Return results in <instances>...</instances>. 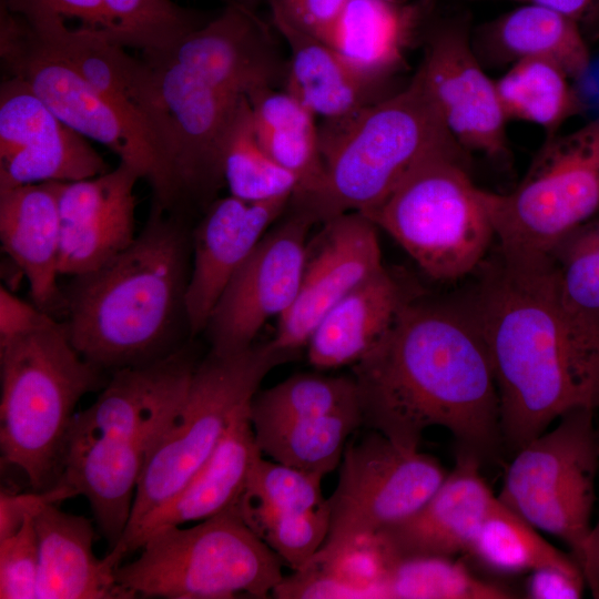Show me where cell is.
<instances>
[{"instance_id":"cell-1","label":"cell","mask_w":599,"mask_h":599,"mask_svg":"<svg viewBox=\"0 0 599 599\" xmlns=\"http://www.w3.org/2000/svg\"><path fill=\"white\" fill-rule=\"evenodd\" d=\"M464 302L487 345L500 404L502 447L512 455L573 409H599V315L560 293L547 256L498 248Z\"/></svg>"},{"instance_id":"cell-20","label":"cell","mask_w":599,"mask_h":599,"mask_svg":"<svg viewBox=\"0 0 599 599\" xmlns=\"http://www.w3.org/2000/svg\"><path fill=\"white\" fill-rule=\"evenodd\" d=\"M292 196L247 202L233 195L213 200L191 232V273L185 296L191 336L204 332L232 276Z\"/></svg>"},{"instance_id":"cell-10","label":"cell","mask_w":599,"mask_h":599,"mask_svg":"<svg viewBox=\"0 0 599 599\" xmlns=\"http://www.w3.org/2000/svg\"><path fill=\"white\" fill-rule=\"evenodd\" d=\"M595 410L573 409L517 450L498 499L536 529L559 538L581 566L599 475Z\"/></svg>"},{"instance_id":"cell-16","label":"cell","mask_w":599,"mask_h":599,"mask_svg":"<svg viewBox=\"0 0 599 599\" xmlns=\"http://www.w3.org/2000/svg\"><path fill=\"white\" fill-rule=\"evenodd\" d=\"M40 38L102 41L142 55L165 51L211 18L172 0H0Z\"/></svg>"},{"instance_id":"cell-35","label":"cell","mask_w":599,"mask_h":599,"mask_svg":"<svg viewBox=\"0 0 599 599\" xmlns=\"http://www.w3.org/2000/svg\"><path fill=\"white\" fill-rule=\"evenodd\" d=\"M223 180L230 195L247 202L293 196L297 179L261 146L247 98L240 106L222 156Z\"/></svg>"},{"instance_id":"cell-43","label":"cell","mask_w":599,"mask_h":599,"mask_svg":"<svg viewBox=\"0 0 599 599\" xmlns=\"http://www.w3.org/2000/svg\"><path fill=\"white\" fill-rule=\"evenodd\" d=\"M74 490L63 483L43 491L0 494V539L17 531L29 515H37L50 504L75 497Z\"/></svg>"},{"instance_id":"cell-4","label":"cell","mask_w":599,"mask_h":599,"mask_svg":"<svg viewBox=\"0 0 599 599\" xmlns=\"http://www.w3.org/2000/svg\"><path fill=\"white\" fill-rule=\"evenodd\" d=\"M318 132L324 165L321 184L290 202L315 222L348 212L366 213L420 162L461 149L419 69L398 91L349 116L324 120Z\"/></svg>"},{"instance_id":"cell-47","label":"cell","mask_w":599,"mask_h":599,"mask_svg":"<svg viewBox=\"0 0 599 599\" xmlns=\"http://www.w3.org/2000/svg\"><path fill=\"white\" fill-rule=\"evenodd\" d=\"M538 4L559 11L575 20H579L597 0H511Z\"/></svg>"},{"instance_id":"cell-24","label":"cell","mask_w":599,"mask_h":599,"mask_svg":"<svg viewBox=\"0 0 599 599\" xmlns=\"http://www.w3.org/2000/svg\"><path fill=\"white\" fill-rule=\"evenodd\" d=\"M429 3L348 0L326 42L367 82L386 91L405 65Z\"/></svg>"},{"instance_id":"cell-14","label":"cell","mask_w":599,"mask_h":599,"mask_svg":"<svg viewBox=\"0 0 599 599\" xmlns=\"http://www.w3.org/2000/svg\"><path fill=\"white\" fill-rule=\"evenodd\" d=\"M418 69L457 144L468 154L505 159L508 120L496 82L474 50L467 20L453 19L434 28Z\"/></svg>"},{"instance_id":"cell-30","label":"cell","mask_w":599,"mask_h":599,"mask_svg":"<svg viewBox=\"0 0 599 599\" xmlns=\"http://www.w3.org/2000/svg\"><path fill=\"white\" fill-rule=\"evenodd\" d=\"M247 100L261 146L297 179L292 197L313 193L324 173L316 115L295 97L274 87L258 89Z\"/></svg>"},{"instance_id":"cell-25","label":"cell","mask_w":599,"mask_h":599,"mask_svg":"<svg viewBox=\"0 0 599 599\" xmlns=\"http://www.w3.org/2000/svg\"><path fill=\"white\" fill-rule=\"evenodd\" d=\"M416 295L396 273L383 266L319 321L306 344L309 364L317 369L355 364L384 337Z\"/></svg>"},{"instance_id":"cell-12","label":"cell","mask_w":599,"mask_h":599,"mask_svg":"<svg viewBox=\"0 0 599 599\" xmlns=\"http://www.w3.org/2000/svg\"><path fill=\"white\" fill-rule=\"evenodd\" d=\"M1 65L6 78L24 80L67 125L135 167L152 189L153 205L173 211L169 167L154 140L68 61L43 45L26 21L6 48Z\"/></svg>"},{"instance_id":"cell-17","label":"cell","mask_w":599,"mask_h":599,"mask_svg":"<svg viewBox=\"0 0 599 599\" xmlns=\"http://www.w3.org/2000/svg\"><path fill=\"white\" fill-rule=\"evenodd\" d=\"M199 362L189 346L153 362L113 372L97 400L77 413L68 440L111 437L151 451L186 397Z\"/></svg>"},{"instance_id":"cell-13","label":"cell","mask_w":599,"mask_h":599,"mask_svg":"<svg viewBox=\"0 0 599 599\" xmlns=\"http://www.w3.org/2000/svg\"><path fill=\"white\" fill-rule=\"evenodd\" d=\"M315 220L293 212L266 232L230 280L204 333L210 351L234 353L253 345L262 326L294 302L307 256V235Z\"/></svg>"},{"instance_id":"cell-6","label":"cell","mask_w":599,"mask_h":599,"mask_svg":"<svg viewBox=\"0 0 599 599\" xmlns=\"http://www.w3.org/2000/svg\"><path fill=\"white\" fill-rule=\"evenodd\" d=\"M139 550L116 569L132 598H266L283 578L282 560L246 525L237 504L191 527L153 531Z\"/></svg>"},{"instance_id":"cell-8","label":"cell","mask_w":599,"mask_h":599,"mask_svg":"<svg viewBox=\"0 0 599 599\" xmlns=\"http://www.w3.org/2000/svg\"><path fill=\"white\" fill-rule=\"evenodd\" d=\"M466 155L455 149L427 158L379 205L362 213L440 282L475 273L496 238Z\"/></svg>"},{"instance_id":"cell-26","label":"cell","mask_w":599,"mask_h":599,"mask_svg":"<svg viewBox=\"0 0 599 599\" xmlns=\"http://www.w3.org/2000/svg\"><path fill=\"white\" fill-rule=\"evenodd\" d=\"M151 451L111 437L68 440L60 483L84 496L110 550L123 537Z\"/></svg>"},{"instance_id":"cell-2","label":"cell","mask_w":599,"mask_h":599,"mask_svg":"<svg viewBox=\"0 0 599 599\" xmlns=\"http://www.w3.org/2000/svg\"><path fill=\"white\" fill-rule=\"evenodd\" d=\"M352 376L363 426L403 449L417 450L433 426L481 463L504 449L490 355L464 301L413 297Z\"/></svg>"},{"instance_id":"cell-9","label":"cell","mask_w":599,"mask_h":599,"mask_svg":"<svg viewBox=\"0 0 599 599\" xmlns=\"http://www.w3.org/2000/svg\"><path fill=\"white\" fill-rule=\"evenodd\" d=\"M498 250L547 256L599 212V116L566 134L548 135L519 183L507 193L481 189Z\"/></svg>"},{"instance_id":"cell-23","label":"cell","mask_w":599,"mask_h":599,"mask_svg":"<svg viewBox=\"0 0 599 599\" xmlns=\"http://www.w3.org/2000/svg\"><path fill=\"white\" fill-rule=\"evenodd\" d=\"M62 182L0 190V240L26 276L32 303L50 313L61 305L58 287L61 243L59 192Z\"/></svg>"},{"instance_id":"cell-31","label":"cell","mask_w":599,"mask_h":599,"mask_svg":"<svg viewBox=\"0 0 599 599\" xmlns=\"http://www.w3.org/2000/svg\"><path fill=\"white\" fill-rule=\"evenodd\" d=\"M363 426L359 409L252 426L262 455L325 476L342 461L351 436Z\"/></svg>"},{"instance_id":"cell-18","label":"cell","mask_w":599,"mask_h":599,"mask_svg":"<svg viewBox=\"0 0 599 599\" xmlns=\"http://www.w3.org/2000/svg\"><path fill=\"white\" fill-rule=\"evenodd\" d=\"M315 247L307 256L298 292L278 317L272 345L293 352L306 346L325 314L354 287L384 264L377 226L359 212L324 222Z\"/></svg>"},{"instance_id":"cell-33","label":"cell","mask_w":599,"mask_h":599,"mask_svg":"<svg viewBox=\"0 0 599 599\" xmlns=\"http://www.w3.org/2000/svg\"><path fill=\"white\" fill-rule=\"evenodd\" d=\"M466 555L499 575L531 572L542 567L580 569L572 556L549 544L538 529L498 497Z\"/></svg>"},{"instance_id":"cell-48","label":"cell","mask_w":599,"mask_h":599,"mask_svg":"<svg viewBox=\"0 0 599 599\" xmlns=\"http://www.w3.org/2000/svg\"><path fill=\"white\" fill-rule=\"evenodd\" d=\"M222 1H224V2L226 3V2H229L230 0H222Z\"/></svg>"},{"instance_id":"cell-41","label":"cell","mask_w":599,"mask_h":599,"mask_svg":"<svg viewBox=\"0 0 599 599\" xmlns=\"http://www.w3.org/2000/svg\"><path fill=\"white\" fill-rule=\"evenodd\" d=\"M272 596L278 599L365 598L359 590L318 565L304 566L283 577Z\"/></svg>"},{"instance_id":"cell-27","label":"cell","mask_w":599,"mask_h":599,"mask_svg":"<svg viewBox=\"0 0 599 599\" xmlns=\"http://www.w3.org/2000/svg\"><path fill=\"white\" fill-rule=\"evenodd\" d=\"M250 406L232 420L220 444L187 484L152 514L125 547L139 550L153 531L199 522L235 506L243 495L255 459L262 455L250 419Z\"/></svg>"},{"instance_id":"cell-45","label":"cell","mask_w":599,"mask_h":599,"mask_svg":"<svg viewBox=\"0 0 599 599\" xmlns=\"http://www.w3.org/2000/svg\"><path fill=\"white\" fill-rule=\"evenodd\" d=\"M50 317L35 304L19 298L3 285L0 287V341L27 333Z\"/></svg>"},{"instance_id":"cell-38","label":"cell","mask_w":599,"mask_h":599,"mask_svg":"<svg viewBox=\"0 0 599 599\" xmlns=\"http://www.w3.org/2000/svg\"><path fill=\"white\" fill-rule=\"evenodd\" d=\"M547 257L567 303L583 313L599 315V219L567 233Z\"/></svg>"},{"instance_id":"cell-39","label":"cell","mask_w":599,"mask_h":599,"mask_svg":"<svg viewBox=\"0 0 599 599\" xmlns=\"http://www.w3.org/2000/svg\"><path fill=\"white\" fill-rule=\"evenodd\" d=\"M323 477L260 455L241 498L282 512H306L326 501L321 488Z\"/></svg>"},{"instance_id":"cell-5","label":"cell","mask_w":599,"mask_h":599,"mask_svg":"<svg viewBox=\"0 0 599 599\" xmlns=\"http://www.w3.org/2000/svg\"><path fill=\"white\" fill-rule=\"evenodd\" d=\"M0 449L31 490L59 485L75 406L106 384L104 372L84 359L61 322L0 341Z\"/></svg>"},{"instance_id":"cell-37","label":"cell","mask_w":599,"mask_h":599,"mask_svg":"<svg viewBox=\"0 0 599 599\" xmlns=\"http://www.w3.org/2000/svg\"><path fill=\"white\" fill-rule=\"evenodd\" d=\"M237 508L255 535L293 570L312 559L329 530L327 498L322 506L306 512H282L242 498Z\"/></svg>"},{"instance_id":"cell-7","label":"cell","mask_w":599,"mask_h":599,"mask_svg":"<svg viewBox=\"0 0 599 599\" xmlns=\"http://www.w3.org/2000/svg\"><path fill=\"white\" fill-rule=\"evenodd\" d=\"M294 354L275 348L270 341L234 353L210 351L196 364L182 407L148 458L130 521L113 548L122 558L143 522L211 457L232 420L251 404L264 377Z\"/></svg>"},{"instance_id":"cell-21","label":"cell","mask_w":599,"mask_h":599,"mask_svg":"<svg viewBox=\"0 0 599 599\" xmlns=\"http://www.w3.org/2000/svg\"><path fill=\"white\" fill-rule=\"evenodd\" d=\"M481 466L475 455L456 451L454 468L416 512L370 536L385 561L466 554L497 500Z\"/></svg>"},{"instance_id":"cell-46","label":"cell","mask_w":599,"mask_h":599,"mask_svg":"<svg viewBox=\"0 0 599 599\" xmlns=\"http://www.w3.org/2000/svg\"><path fill=\"white\" fill-rule=\"evenodd\" d=\"M580 569L585 578L586 587L595 598H599V511L597 521L591 526L586 542Z\"/></svg>"},{"instance_id":"cell-22","label":"cell","mask_w":599,"mask_h":599,"mask_svg":"<svg viewBox=\"0 0 599 599\" xmlns=\"http://www.w3.org/2000/svg\"><path fill=\"white\" fill-rule=\"evenodd\" d=\"M39 542L38 599H131L118 583L120 557L100 559L92 521L50 504L34 517Z\"/></svg>"},{"instance_id":"cell-11","label":"cell","mask_w":599,"mask_h":599,"mask_svg":"<svg viewBox=\"0 0 599 599\" xmlns=\"http://www.w3.org/2000/svg\"><path fill=\"white\" fill-rule=\"evenodd\" d=\"M447 474L435 457L403 449L376 430L349 438L336 488L327 498L326 540L306 565L325 562L359 539L410 517Z\"/></svg>"},{"instance_id":"cell-19","label":"cell","mask_w":599,"mask_h":599,"mask_svg":"<svg viewBox=\"0 0 599 599\" xmlns=\"http://www.w3.org/2000/svg\"><path fill=\"white\" fill-rule=\"evenodd\" d=\"M140 179L135 167L120 161L94 177L60 184V275L94 271L134 241V186Z\"/></svg>"},{"instance_id":"cell-40","label":"cell","mask_w":599,"mask_h":599,"mask_svg":"<svg viewBox=\"0 0 599 599\" xmlns=\"http://www.w3.org/2000/svg\"><path fill=\"white\" fill-rule=\"evenodd\" d=\"M29 515L20 528L0 539V598L35 599L39 573V542Z\"/></svg>"},{"instance_id":"cell-29","label":"cell","mask_w":599,"mask_h":599,"mask_svg":"<svg viewBox=\"0 0 599 599\" xmlns=\"http://www.w3.org/2000/svg\"><path fill=\"white\" fill-rule=\"evenodd\" d=\"M272 26L291 52L284 90L316 116L336 120L349 116L392 93L354 72L323 40L298 29L282 16L271 12Z\"/></svg>"},{"instance_id":"cell-36","label":"cell","mask_w":599,"mask_h":599,"mask_svg":"<svg viewBox=\"0 0 599 599\" xmlns=\"http://www.w3.org/2000/svg\"><path fill=\"white\" fill-rule=\"evenodd\" d=\"M359 409L354 377L296 374L264 390L250 406L252 426ZM361 410V409H359Z\"/></svg>"},{"instance_id":"cell-32","label":"cell","mask_w":599,"mask_h":599,"mask_svg":"<svg viewBox=\"0 0 599 599\" xmlns=\"http://www.w3.org/2000/svg\"><path fill=\"white\" fill-rule=\"evenodd\" d=\"M570 80L551 61L525 59L509 65L495 82L507 120L536 124L548 136L558 133L565 122L583 109Z\"/></svg>"},{"instance_id":"cell-28","label":"cell","mask_w":599,"mask_h":599,"mask_svg":"<svg viewBox=\"0 0 599 599\" xmlns=\"http://www.w3.org/2000/svg\"><path fill=\"white\" fill-rule=\"evenodd\" d=\"M471 43L485 68L542 59L559 65L570 79H579L590 65L578 21L538 4L525 3L483 24Z\"/></svg>"},{"instance_id":"cell-42","label":"cell","mask_w":599,"mask_h":599,"mask_svg":"<svg viewBox=\"0 0 599 599\" xmlns=\"http://www.w3.org/2000/svg\"><path fill=\"white\" fill-rule=\"evenodd\" d=\"M278 13L298 29L326 41L348 0H267Z\"/></svg>"},{"instance_id":"cell-3","label":"cell","mask_w":599,"mask_h":599,"mask_svg":"<svg viewBox=\"0 0 599 599\" xmlns=\"http://www.w3.org/2000/svg\"><path fill=\"white\" fill-rule=\"evenodd\" d=\"M191 260L184 217L152 205L144 227L125 250L74 276L62 293L61 323L74 348L104 373H113L181 347V327L189 329Z\"/></svg>"},{"instance_id":"cell-15","label":"cell","mask_w":599,"mask_h":599,"mask_svg":"<svg viewBox=\"0 0 599 599\" xmlns=\"http://www.w3.org/2000/svg\"><path fill=\"white\" fill-rule=\"evenodd\" d=\"M87 138L67 125L17 77L0 85V190L73 182L109 171Z\"/></svg>"},{"instance_id":"cell-44","label":"cell","mask_w":599,"mask_h":599,"mask_svg":"<svg viewBox=\"0 0 599 599\" xmlns=\"http://www.w3.org/2000/svg\"><path fill=\"white\" fill-rule=\"evenodd\" d=\"M585 588L580 569L542 567L529 572L526 595L531 599H578Z\"/></svg>"},{"instance_id":"cell-34","label":"cell","mask_w":599,"mask_h":599,"mask_svg":"<svg viewBox=\"0 0 599 599\" xmlns=\"http://www.w3.org/2000/svg\"><path fill=\"white\" fill-rule=\"evenodd\" d=\"M383 598L396 599H510L517 595L477 577L449 556L398 558L386 566Z\"/></svg>"}]
</instances>
